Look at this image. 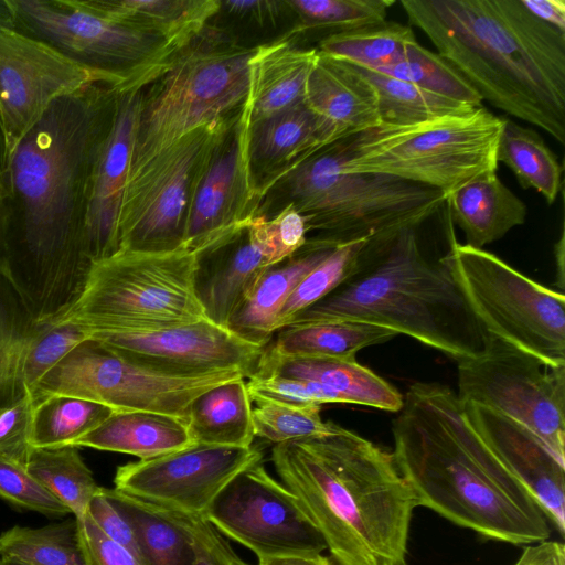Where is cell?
Listing matches in <instances>:
<instances>
[{
	"instance_id": "1",
	"label": "cell",
	"mask_w": 565,
	"mask_h": 565,
	"mask_svg": "<svg viewBox=\"0 0 565 565\" xmlns=\"http://www.w3.org/2000/svg\"><path fill=\"white\" fill-rule=\"evenodd\" d=\"M120 94L95 81L57 97L0 175V274L38 322L66 316L88 281L93 179Z\"/></svg>"
},
{
	"instance_id": "2",
	"label": "cell",
	"mask_w": 565,
	"mask_h": 565,
	"mask_svg": "<svg viewBox=\"0 0 565 565\" xmlns=\"http://www.w3.org/2000/svg\"><path fill=\"white\" fill-rule=\"evenodd\" d=\"M403 397L392 424L393 456L418 507L489 540L550 539L545 512L468 424L457 393L417 382Z\"/></svg>"
},
{
	"instance_id": "3",
	"label": "cell",
	"mask_w": 565,
	"mask_h": 565,
	"mask_svg": "<svg viewBox=\"0 0 565 565\" xmlns=\"http://www.w3.org/2000/svg\"><path fill=\"white\" fill-rule=\"evenodd\" d=\"M482 100L565 143V33L522 0H402Z\"/></svg>"
},
{
	"instance_id": "4",
	"label": "cell",
	"mask_w": 565,
	"mask_h": 565,
	"mask_svg": "<svg viewBox=\"0 0 565 565\" xmlns=\"http://www.w3.org/2000/svg\"><path fill=\"white\" fill-rule=\"evenodd\" d=\"M271 461L337 565H407L418 502L393 452L335 424L329 435L275 445Z\"/></svg>"
},
{
	"instance_id": "5",
	"label": "cell",
	"mask_w": 565,
	"mask_h": 565,
	"mask_svg": "<svg viewBox=\"0 0 565 565\" xmlns=\"http://www.w3.org/2000/svg\"><path fill=\"white\" fill-rule=\"evenodd\" d=\"M418 227L372 237L358 270L289 324L358 321L392 329L456 360L479 354L486 332L445 255L424 250Z\"/></svg>"
},
{
	"instance_id": "6",
	"label": "cell",
	"mask_w": 565,
	"mask_h": 565,
	"mask_svg": "<svg viewBox=\"0 0 565 565\" xmlns=\"http://www.w3.org/2000/svg\"><path fill=\"white\" fill-rule=\"evenodd\" d=\"M504 119L483 106L411 126L380 124L335 142L348 173H374L440 190L447 195L497 171Z\"/></svg>"
},
{
	"instance_id": "7",
	"label": "cell",
	"mask_w": 565,
	"mask_h": 565,
	"mask_svg": "<svg viewBox=\"0 0 565 565\" xmlns=\"http://www.w3.org/2000/svg\"><path fill=\"white\" fill-rule=\"evenodd\" d=\"M207 26L142 90L129 174L190 131L243 107L255 47Z\"/></svg>"
},
{
	"instance_id": "8",
	"label": "cell",
	"mask_w": 565,
	"mask_h": 565,
	"mask_svg": "<svg viewBox=\"0 0 565 565\" xmlns=\"http://www.w3.org/2000/svg\"><path fill=\"white\" fill-rule=\"evenodd\" d=\"M277 185L287 194V204L303 216L308 232L319 231L340 243L419 227L447 200L440 190L393 177L343 172L335 142L306 159Z\"/></svg>"
},
{
	"instance_id": "9",
	"label": "cell",
	"mask_w": 565,
	"mask_h": 565,
	"mask_svg": "<svg viewBox=\"0 0 565 565\" xmlns=\"http://www.w3.org/2000/svg\"><path fill=\"white\" fill-rule=\"evenodd\" d=\"M195 254L119 250L95 263L85 290L60 320L94 333H148L207 319L194 290Z\"/></svg>"
},
{
	"instance_id": "10",
	"label": "cell",
	"mask_w": 565,
	"mask_h": 565,
	"mask_svg": "<svg viewBox=\"0 0 565 565\" xmlns=\"http://www.w3.org/2000/svg\"><path fill=\"white\" fill-rule=\"evenodd\" d=\"M14 30L52 46L120 93L145 89L181 50L163 36L115 21L82 0H9Z\"/></svg>"
},
{
	"instance_id": "11",
	"label": "cell",
	"mask_w": 565,
	"mask_h": 565,
	"mask_svg": "<svg viewBox=\"0 0 565 565\" xmlns=\"http://www.w3.org/2000/svg\"><path fill=\"white\" fill-rule=\"evenodd\" d=\"M447 264L486 333L552 366H565V297L523 275L497 255L458 243Z\"/></svg>"
},
{
	"instance_id": "12",
	"label": "cell",
	"mask_w": 565,
	"mask_h": 565,
	"mask_svg": "<svg viewBox=\"0 0 565 565\" xmlns=\"http://www.w3.org/2000/svg\"><path fill=\"white\" fill-rule=\"evenodd\" d=\"M237 377L244 376L234 370L207 374L168 370L89 337L44 375L31 397L38 404L50 395H71L115 412H154L186 422L196 396Z\"/></svg>"
},
{
	"instance_id": "13",
	"label": "cell",
	"mask_w": 565,
	"mask_h": 565,
	"mask_svg": "<svg viewBox=\"0 0 565 565\" xmlns=\"http://www.w3.org/2000/svg\"><path fill=\"white\" fill-rule=\"evenodd\" d=\"M239 110L190 131L129 174L118 218L119 250L166 253L183 247L199 185Z\"/></svg>"
},
{
	"instance_id": "14",
	"label": "cell",
	"mask_w": 565,
	"mask_h": 565,
	"mask_svg": "<svg viewBox=\"0 0 565 565\" xmlns=\"http://www.w3.org/2000/svg\"><path fill=\"white\" fill-rule=\"evenodd\" d=\"M458 394L535 435L565 465V366H552L486 333L482 351L460 360Z\"/></svg>"
},
{
	"instance_id": "15",
	"label": "cell",
	"mask_w": 565,
	"mask_h": 565,
	"mask_svg": "<svg viewBox=\"0 0 565 565\" xmlns=\"http://www.w3.org/2000/svg\"><path fill=\"white\" fill-rule=\"evenodd\" d=\"M204 518L218 533L257 557L327 550L296 495L262 462L236 475L215 497Z\"/></svg>"
},
{
	"instance_id": "16",
	"label": "cell",
	"mask_w": 565,
	"mask_h": 565,
	"mask_svg": "<svg viewBox=\"0 0 565 565\" xmlns=\"http://www.w3.org/2000/svg\"><path fill=\"white\" fill-rule=\"evenodd\" d=\"M262 459L254 446L193 444L118 467L115 489L183 515L204 516L220 491Z\"/></svg>"
},
{
	"instance_id": "17",
	"label": "cell",
	"mask_w": 565,
	"mask_h": 565,
	"mask_svg": "<svg viewBox=\"0 0 565 565\" xmlns=\"http://www.w3.org/2000/svg\"><path fill=\"white\" fill-rule=\"evenodd\" d=\"M95 81L104 79L46 43L0 29V110L10 156L53 100Z\"/></svg>"
},
{
	"instance_id": "18",
	"label": "cell",
	"mask_w": 565,
	"mask_h": 565,
	"mask_svg": "<svg viewBox=\"0 0 565 565\" xmlns=\"http://www.w3.org/2000/svg\"><path fill=\"white\" fill-rule=\"evenodd\" d=\"M247 115L242 107L217 143L196 191L183 247L194 254L244 228L263 201L248 158Z\"/></svg>"
},
{
	"instance_id": "19",
	"label": "cell",
	"mask_w": 565,
	"mask_h": 565,
	"mask_svg": "<svg viewBox=\"0 0 565 565\" xmlns=\"http://www.w3.org/2000/svg\"><path fill=\"white\" fill-rule=\"evenodd\" d=\"M90 337L168 370L186 374L234 370L245 379L254 376L265 349L209 319L148 333Z\"/></svg>"
},
{
	"instance_id": "20",
	"label": "cell",
	"mask_w": 565,
	"mask_h": 565,
	"mask_svg": "<svg viewBox=\"0 0 565 565\" xmlns=\"http://www.w3.org/2000/svg\"><path fill=\"white\" fill-rule=\"evenodd\" d=\"M461 404L468 424L522 482L564 536L565 465L515 420L478 404Z\"/></svg>"
},
{
	"instance_id": "21",
	"label": "cell",
	"mask_w": 565,
	"mask_h": 565,
	"mask_svg": "<svg viewBox=\"0 0 565 565\" xmlns=\"http://www.w3.org/2000/svg\"><path fill=\"white\" fill-rule=\"evenodd\" d=\"M142 90L120 94L115 122L95 168L87 218L88 253L94 264L119 252V211L129 175Z\"/></svg>"
},
{
	"instance_id": "22",
	"label": "cell",
	"mask_w": 565,
	"mask_h": 565,
	"mask_svg": "<svg viewBox=\"0 0 565 565\" xmlns=\"http://www.w3.org/2000/svg\"><path fill=\"white\" fill-rule=\"evenodd\" d=\"M268 266V257L248 224L195 253L194 290L206 318L228 329Z\"/></svg>"
},
{
	"instance_id": "23",
	"label": "cell",
	"mask_w": 565,
	"mask_h": 565,
	"mask_svg": "<svg viewBox=\"0 0 565 565\" xmlns=\"http://www.w3.org/2000/svg\"><path fill=\"white\" fill-rule=\"evenodd\" d=\"M334 142L329 127L305 102L249 125V166L262 199L292 169Z\"/></svg>"
},
{
	"instance_id": "24",
	"label": "cell",
	"mask_w": 565,
	"mask_h": 565,
	"mask_svg": "<svg viewBox=\"0 0 565 565\" xmlns=\"http://www.w3.org/2000/svg\"><path fill=\"white\" fill-rule=\"evenodd\" d=\"M303 102L326 122L335 142L381 124L372 85L350 63L319 51Z\"/></svg>"
},
{
	"instance_id": "25",
	"label": "cell",
	"mask_w": 565,
	"mask_h": 565,
	"mask_svg": "<svg viewBox=\"0 0 565 565\" xmlns=\"http://www.w3.org/2000/svg\"><path fill=\"white\" fill-rule=\"evenodd\" d=\"M341 244L317 236L291 256L268 266L255 289L232 317L228 329L241 339L265 348L275 333L277 316L297 285Z\"/></svg>"
},
{
	"instance_id": "26",
	"label": "cell",
	"mask_w": 565,
	"mask_h": 565,
	"mask_svg": "<svg viewBox=\"0 0 565 565\" xmlns=\"http://www.w3.org/2000/svg\"><path fill=\"white\" fill-rule=\"evenodd\" d=\"M317 47L302 49L289 40L255 46L249 58V87L243 108L249 125L305 99Z\"/></svg>"
},
{
	"instance_id": "27",
	"label": "cell",
	"mask_w": 565,
	"mask_h": 565,
	"mask_svg": "<svg viewBox=\"0 0 565 565\" xmlns=\"http://www.w3.org/2000/svg\"><path fill=\"white\" fill-rule=\"evenodd\" d=\"M266 376L318 382L338 393L344 404L399 412L404 402L392 384L355 359L282 358L264 349L253 377Z\"/></svg>"
},
{
	"instance_id": "28",
	"label": "cell",
	"mask_w": 565,
	"mask_h": 565,
	"mask_svg": "<svg viewBox=\"0 0 565 565\" xmlns=\"http://www.w3.org/2000/svg\"><path fill=\"white\" fill-rule=\"evenodd\" d=\"M450 220L462 231L466 243L483 248L525 222L527 210L498 178L484 172L447 195Z\"/></svg>"
},
{
	"instance_id": "29",
	"label": "cell",
	"mask_w": 565,
	"mask_h": 565,
	"mask_svg": "<svg viewBox=\"0 0 565 565\" xmlns=\"http://www.w3.org/2000/svg\"><path fill=\"white\" fill-rule=\"evenodd\" d=\"M193 444L185 420L161 413L127 411L114 412L72 446L128 454L142 460Z\"/></svg>"
},
{
	"instance_id": "30",
	"label": "cell",
	"mask_w": 565,
	"mask_h": 565,
	"mask_svg": "<svg viewBox=\"0 0 565 565\" xmlns=\"http://www.w3.org/2000/svg\"><path fill=\"white\" fill-rule=\"evenodd\" d=\"M90 10L115 21L163 36L185 47L221 10L217 0H82Z\"/></svg>"
},
{
	"instance_id": "31",
	"label": "cell",
	"mask_w": 565,
	"mask_h": 565,
	"mask_svg": "<svg viewBox=\"0 0 565 565\" xmlns=\"http://www.w3.org/2000/svg\"><path fill=\"white\" fill-rule=\"evenodd\" d=\"M186 425L194 444L253 446V406L245 379L231 380L196 396L188 409Z\"/></svg>"
},
{
	"instance_id": "32",
	"label": "cell",
	"mask_w": 565,
	"mask_h": 565,
	"mask_svg": "<svg viewBox=\"0 0 565 565\" xmlns=\"http://www.w3.org/2000/svg\"><path fill=\"white\" fill-rule=\"evenodd\" d=\"M102 491L130 523L145 565H193L192 541L179 513L115 488Z\"/></svg>"
},
{
	"instance_id": "33",
	"label": "cell",
	"mask_w": 565,
	"mask_h": 565,
	"mask_svg": "<svg viewBox=\"0 0 565 565\" xmlns=\"http://www.w3.org/2000/svg\"><path fill=\"white\" fill-rule=\"evenodd\" d=\"M398 335L392 329L358 321H318L289 324L265 349L282 358L355 359L370 345L383 343Z\"/></svg>"
},
{
	"instance_id": "34",
	"label": "cell",
	"mask_w": 565,
	"mask_h": 565,
	"mask_svg": "<svg viewBox=\"0 0 565 565\" xmlns=\"http://www.w3.org/2000/svg\"><path fill=\"white\" fill-rule=\"evenodd\" d=\"M497 160L514 173L522 188L534 189L548 204L555 202L562 189L563 167L534 129L505 118Z\"/></svg>"
},
{
	"instance_id": "35",
	"label": "cell",
	"mask_w": 565,
	"mask_h": 565,
	"mask_svg": "<svg viewBox=\"0 0 565 565\" xmlns=\"http://www.w3.org/2000/svg\"><path fill=\"white\" fill-rule=\"evenodd\" d=\"M350 64L372 85L383 125L411 126L477 108L377 71Z\"/></svg>"
},
{
	"instance_id": "36",
	"label": "cell",
	"mask_w": 565,
	"mask_h": 565,
	"mask_svg": "<svg viewBox=\"0 0 565 565\" xmlns=\"http://www.w3.org/2000/svg\"><path fill=\"white\" fill-rule=\"evenodd\" d=\"M416 42L418 41L409 25L386 20L324 36L317 50L335 60L380 70L403 61Z\"/></svg>"
},
{
	"instance_id": "37",
	"label": "cell",
	"mask_w": 565,
	"mask_h": 565,
	"mask_svg": "<svg viewBox=\"0 0 565 565\" xmlns=\"http://www.w3.org/2000/svg\"><path fill=\"white\" fill-rule=\"evenodd\" d=\"M36 322L18 291L0 274V411L29 394L22 370Z\"/></svg>"
},
{
	"instance_id": "38",
	"label": "cell",
	"mask_w": 565,
	"mask_h": 565,
	"mask_svg": "<svg viewBox=\"0 0 565 565\" xmlns=\"http://www.w3.org/2000/svg\"><path fill=\"white\" fill-rule=\"evenodd\" d=\"M25 468L75 519L86 514L99 489L76 446L32 448Z\"/></svg>"
},
{
	"instance_id": "39",
	"label": "cell",
	"mask_w": 565,
	"mask_h": 565,
	"mask_svg": "<svg viewBox=\"0 0 565 565\" xmlns=\"http://www.w3.org/2000/svg\"><path fill=\"white\" fill-rule=\"evenodd\" d=\"M115 411L89 399L54 394L35 404L30 444L33 448L72 446Z\"/></svg>"
},
{
	"instance_id": "40",
	"label": "cell",
	"mask_w": 565,
	"mask_h": 565,
	"mask_svg": "<svg viewBox=\"0 0 565 565\" xmlns=\"http://www.w3.org/2000/svg\"><path fill=\"white\" fill-rule=\"evenodd\" d=\"M0 557L28 565H87L77 522L42 527L13 526L0 535Z\"/></svg>"
},
{
	"instance_id": "41",
	"label": "cell",
	"mask_w": 565,
	"mask_h": 565,
	"mask_svg": "<svg viewBox=\"0 0 565 565\" xmlns=\"http://www.w3.org/2000/svg\"><path fill=\"white\" fill-rule=\"evenodd\" d=\"M372 237L339 244L334 250L297 285L280 309L275 332H278L302 310L318 302L359 268L365 245Z\"/></svg>"
},
{
	"instance_id": "42",
	"label": "cell",
	"mask_w": 565,
	"mask_h": 565,
	"mask_svg": "<svg viewBox=\"0 0 565 565\" xmlns=\"http://www.w3.org/2000/svg\"><path fill=\"white\" fill-rule=\"evenodd\" d=\"M374 71L473 107L482 106L481 96L461 74L438 53L418 42L409 47L399 63Z\"/></svg>"
},
{
	"instance_id": "43",
	"label": "cell",
	"mask_w": 565,
	"mask_h": 565,
	"mask_svg": "<svg viewBox=\"0 0 565 565\" xmlns=\"http://www.w3.org/2000/svg\"><path fill=\"white\" fill-rule=\"evenodd\" d=\"M287 4L300 18L299 29L348 32L386 21L393 0H291ZM327 35V36H328Z\"/></svg>"
},
{
	"instance_id": "44",
	"label": "cell",
	"mask_w": 565,
	"mask_h": 565,
	"mask_svg": "<svg viewBox=\"0 0 565 565\" xmlns=\"http://www.w3.org/2000/svg\"><path fill=\"white\" fill-rule=\"evenodd\" d=\"M253 407L254 434L277 444L318 438L333 431V422H323L321 405H289L258 399Z\"/></svg>"
},
{
	"instance_id": "45",
	"label": "cell",
	"mask_w": 565,
	"mask_h": 565,
	"mask_svg": "<svg viewBox=\"0 0 565 565\" xmlns=\"http://www.w3.org/2000/svg\"><path fill=\"white\" fill-rule=\"evenodd\" d=\"M90 334L70 320L36 322L23 362V383L32 395L44 375Z\"/></svg>"
},
{
	"instance_id": "46",
	"label": "cell",
	"mask_w": 565,
	"mask_h": 565,
	"mask_svg": "<svg viewBox=\"0 0 565 565\" xmlns=\"http://www.w3.org/2000/svg\"><path fill=\"white\" fill-rule=\"evenodd\" d=\"M0 498L10 503L50 516L71 513L42 483L20 463L0 457Z\"/></svg>"
},
{
	"instance_id": "47",
	"label": "cell",
	"mask_w": 565,
	"mask_h": 565,
	"mask_svg": "<svg viewBox=\"0 0 565 565\" xmlns=\"http://www.w3.org/2000/svg\"><path fill=\"white\" fill-rule=\"evenodd\" d=\"M252 402L266 399L289 405L344 404L331 388L309 380L281 376L252 377L246 382Z\"/></svg>"
},
{
	"instance_id": "48",
	"label": "cell",
	"mask_w": 565,
	"mask_h": 565,
	"mask_svg": "<svg viewBox=\"0 0 565 565\" xmlns=\"http://www.w3.org/2000/svg\"><path fill=\"white\" fill-rule=\"evenodd\" d=\"M35 403L30 394L0 411V457L25 466Z\"/></svg>"
},
{
	"instance_id": "49",
	"label": "cell",
	"mask_w": 565,
	"mask_h": 565,
	"mask_svg": "<svg viewBox=\"0 0 565 565\" xmlns=\"http://www.w3.org/2000/svg\"><path fill=\"white\" fill-rule=\"evenodd\" d=\"M260 230L271 265L291 256L307 242L306 221L290 204L271 218L263 216Z\"/></svg>"
},
{
	"instance_id": "50",
	"label": "cell",
	"mask_w": 565,
	"mask_h": 565,
	"mask_svg": "<svg viewBox=\"0 0 565 565\" xmlns=\"http://www.w3.org/2000/svg\"><path fill=\"white\" fill-rule=\"evenodd\" d=\"M180 516L192 541L193 565H249L233 551L224 536L204 516Z\"/></svg>"
},
{
	"instance_id": "51",
	"label": "cell",
	"mask_w": 565,
	"mask_h": 565,
	"mask_svg": "<svg viewBox=\"0 0 565 565\" xmlns=\"http://www.w3.org/2000/svg\"><path fill=\"white\" fill-rule=\"evenodd\" d=\"M87 565H143L134 554L109 539L86 513L76 519Z\"/></svg>"
},
{
	"instance_id": "52",
	"label": "cell",
	"mask_w": 565,
	"mask_h": 565,
	"mask_svg": "<svg viewBox=\"0 0 565 565\" xmlns=\"http://www.w3.org/2000/svg\"><path fill=\"white\" fill-rule=\"evenodd\" d=\"M86 513L103 533L134 554L145 565L130 523L103 493L102 487L90 500Z\"/></svg>"
},
{
	"instance_id": "53",
	"label": "cell",
	"mask_w": 565,
	"mask_h": 565,
	"mask_svg": "<svg viewBox=\"0 0 565 565\" xmlns=\"http://www.w3.org/2000/svg\"><path fill=\"white\" fill-rule=\"evenodd\" d=\"M513 565H565L564 544L545 540L526 545Z\"/></svg>"
},
{
	"instance_id": "54",
	"label": "cell",
	"mask_w": 565,
	"mask_h": 565,
	"mask_svg": "<svg viewBox=\"0 0 565 565\" xmlns=\"http://www.w3.org/2000/svg\"><path fill=\"white\" fill-rule=\"evenodd\" d=\"M522 2L539 20L565 33L564 0H522Z\"/></svg>"
},
{
	"instance_id": "55",
	"label": "cell",
	"mask_w": 565,
	"mask_h": 565,
	"mask_svg": "<svg viewBox=\"0 0 565 565\" xmlns=\"http://www.w3.org/2000/svg\"><path fill=\"white\" fill-rule=\"evenodd\" d=\"M280 4H282V2L263 0L222 2V7H225L231 13L239 17L255 18L259 22L274 18L275 14H279Z\"/></svg>"
},
{
	"instance_id": "56",
	"label": "cell",
	"mask_w": 565,
	"mask_h": 565,
	"mask_svg": "<svg viewBox=\"0 0 565 565\" xmlns=\"http://www.w3.org/2000/svg\"><path fill=\"white\" fill-rule=\"evenodd\" d=\"M257 565H337L322 553H296L258 557Z\"/></svg>"
},
{
	"instance_id": "57",
	"label": "cell",
	"mask_w": 565,
	"mask_h": 565,
	"mask_svg": "<svg viewBox=\"0 0 565 565\" xmlns=\"http://www.w3.org/2000/svg\"><path fill=\"white\" fill-rule=\"evenodd\" d=\"M554 256L556 264V286L561 288V292H563L564 284H565V236L564 228L562 227L559 239L556 242L554 246Z\"/></svg>"
},
{
	"instance_id": "58",
	"label": "cell",
	"mask_w": 565,
	"mask_h": 565,
	"mask_svg": "<svg viewBox=\"0 0 565 565\" xmlns=\"http://www.w3.org/2000/svg\"><path fill=\"white\" fill-rule=\"evenodd\" d=\"M10 159L9 141L4 129L2 115L0 110V175L8 167Z\"/></svg>"
},
{
	"instance_id": "59",
	"label": "cell",
	"mask_w": 565,
	"mask_h": 565,
	"mask_svg": "<svg viewBox=\"0 0 565 565\" xmlns=\"http://www.w3.org/2000/svg\"><path fill=\"white\" fill-rule=\"evenodd\" d=\"M0 29H14L13 12L9 0H0Z\"/></svg>"
},
{
	"instance_id": "60",
	"label": "cell",
	"mask_w": 565,
	"mask_h": 565,
	"mask_svg": "<svg viewBox=\"0 0 565 565\" xmlns=\"http://www.w3.org/2000/svg\"><path fill=\"white\" fill-rule=\"evenodd\" d=\"M0 565H28L13 558L0 557Z\"/></svg>"
}]
</instances>
